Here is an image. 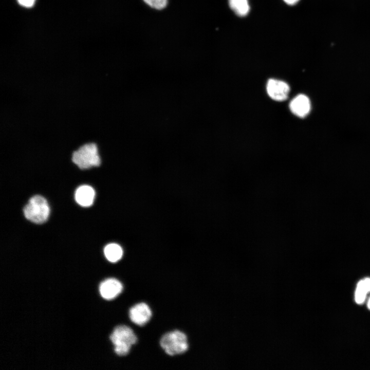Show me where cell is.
I'll use <instances>...</instances> for the list:
<instances>
[{
    "mask_svg": "<svg viewBox=\"0 0 370 370\" xmlns=\"http://www.w3.org/2000/svg\"><path fill=\"white\" fill-rule=\"evenodd\" d=\"M116 354L119 356L127 355L137 338L133 330L126 325L117 326L110 336Z\"/></svg>",
    "mask_w": 370,
    "mask_h": 370,
    "instance_id": "1",
    "label": "cell"
},
{
    "mask_svg": "<svg viewBox=\"0 0 370 370\" xmlns=\"http://www.w3.org/2000/svg\"><path fill=\"white\" fill-rule=\"evenodd\" d=\"M71 160L81 170L98 166L101 159L97 144L90 142L81 145L72 153Z\"/></svg>",
    "mask_w": 370,
    "mask_h": 370,
    "instance_id": "2",
    "label": "cell"
},
{
    "mask_svg": "<svg viewBox=\"0 0 370 370\" xmlns=\"http://www.w3.org/2000/svg\"><path fill=\"white\" fill-rule=\"evenodd\" d=\"M25 217L29 221L41 224L45 222L50 209L46 199L41 195H35L29 199L23 209Z\"/></svg>",
    "mask_w": 370,
    "mask_h": 370,
    "instance_id": "3",
    "label": "cell"
},
{
    "mask_svg": "<svg viewBox=\"0 0 370 370\" xmlns=\"http://www.w3.org/2000/svg\"><path fill=\"white\" fill-rule=\"evenodd\" d=\"M161 348L166 354L173 356L184 353L189 345L186 335L179 330H174L164 335L160 339Z\"/></svg>",
    "mask_w": 370,
    "mask_h": 370,
    "instance_id": "4",
    "label": "cell"
},
{
    "mask_svg": "<svg viewBox=\"0 0 370 370\" xmlns=\"http://www.w3.org/2000/svg\"><path fill=\"white\" fill-rule=\"evenodd\" d=\"M266 88L269 97L278 101L287 99L290 90L289 86L286 82L273 79L268 81Z\"/></svg>",
    "mask_w": 370,
    "mask_h": 370,
    "instance_id": "5",
    "label": "cell"
},
{
    "mask_svg": "<svg viewBox=\"0 0 370 370\" xmlns=\"http://www.w3.org/2000/svg\"><path fill=\"white\" fill-rule=\"evenodd\" d=\"M152 311L144 303H140L132 307L129 311L131 320L139 326L146 324L152 317Z\"/></svg>",
    "mask_w": 370,
    "mask_h": 370,
    "instance_id": "6",
    "label": "cell"
},
{
    "mask_svg": "<svg viewBox=\"0 0 370 370\" xmlns=\"http://www.w3.org/2000/svg\"><path fill=\"white\" fill-rule=\"evenodd\" d=\"M123 286L118 280L110 278L103 281L99 286V291L101 297L107 300H111L117 297L122 291Z\"/></svg>",
    "mask_w": 370,
    "mask_h": 370,
    "instance_id": "7",
    "label": "cell"
},
{
    "mask_svg": "<svg viewBox=\"0 0 370 370\" xmlns=\"http://www.w3.org/2000/svg\"><path fill=\"white\" fill-rule=\"evenodd\" d=\"M310 102L304 95H299L294 98L289 104L291 112L295 115L303 118L308 115L310 110Z\"/></svg>",
    "mask_w": 370,
    "mask_h": 370,
    "instance_id": "8",
    "label": "cell"
},
{
    "mask_svg": "<svg viewBox=\"0 0 370 370\" xmlns=\"http://www.w3.org/2000/svg\"><path fill=\"white\" fill-rule=\"evenodd\" d=\"M75 200L80 206L89 207L93 203L95 196L94 189L87 185L79 187L75 192Z\"/></svg>",
    "mask_w": 370,
    "mask_h": 370,
    "instance_id": "9",
    "label": "cell"
},
{
    "mask_svg": "<svg viewBox=\"0 0 370 370\" xmlns=\"http://www.w3.org/2000/svg\"><path fill=\"white\" fill-rule=\"evenodd\" d=\"M104 253L108 261L115 263L119 261L122 257L123 250L118 244L111 243L105 246Z\"/></svg>",
    "mask_w": 370,
    "mask_h": 370,
    "instance_id": "10",
    "label": "cell"
},
{
    "mask_svg": "<svg viewBox=\"0 0 370 370\" xmlns=\"http://www.w3.org/2000/svg\"><path fill=\"white\" fill-rule=\"evenodd\" d=\"M229 4L231 9L238 16H245L249 11L248 0H229Z\"/></svg>",
    "mask_w": 370,
    "mask_h": 370,
    "instance_id": "11",
    "label": "cell"
},
{
    "mask_svg": "<svg viewBox=\"0 0 370 370\" xmlns=\"http://www.w3.org/2000/svg\"><path fill=\"white\" fill-rule=\"evenodd\" d=\"M367 292L365 289L362 281L361 280L357 284L355 292V301L357 304H362L365 301Z\"/></svg>",
    "mask_w": 370,
    "mask_h": 370,
    "instance_id": "12",
    "label": "cell"
},
{
    "mask_svg": "<svg viewBox=\"0 0 370 370\" xmlns=\"http://www.w3.org/2000/svg\"><path fill=\"white\" fill-rule=\"evenodd\" d=\"M150 8L157 10L164 9L168 5L169 0H142Z\"/></svg>",
    "mask_w": 370,
    "mask_h": 370,
    "instance_id": "13",
    "label": "cell"
},
{
    "mask_svg": "<svg viewBox=\"0 0 370 370\" xmlns=\"http://www.w3.org/2000/svg\"><path fill=\"white\" fill-rule=\"evenodd\" d=\"M35 0H17L20 5L25 7H31L34 4Z\"/></svg>",
    "mask_w": 370,
    "mask_h": 370,
    "instance_id": "14",
    "label": "cell"
},
{
    "mask_svg": "<svg viewBox=\"0 0 370 370\" xmlns=\"http://www.w3.org/2000/svg\"><path fill=\"white\" fill-rule=\"evenodd\" d=\"M363 286L367 292L370 291V278H367L362 280Z\"/></svg>",
    "mask_w": 370,
    "mask_h": 370,
    "instance_id": "15",
    "label": "cell"
},
{
    "mask_svg": "<svg viewBox=\"0 0 370 370\" xmlns=\"http://www.w3.org/2000/svg\"><path fill=\"white\" fill-rule=\"evenodd\" d=\"M286 4L288 5H294L296 4L299 0H283Z\"/></svg>",
    "mask_w": 370,
    "mask_h": 370,
    "instance_id": "16",
    "label": "cell"
},
{
    "mask_svg": "<svg viewBox=\"0 0 370 370\" xmlns=\"http://www.w3.org/2000/svg\"><path fill=\"white\" fill-rule=\"evenodd\" d=\"M367 306H368V308L370 309V298L367 303Z\"/></svg>",
    "mask_w": 370,
    "mask_h": 370,
    "instance_id": "17",
    "label": "cell"
}]
</instances>
